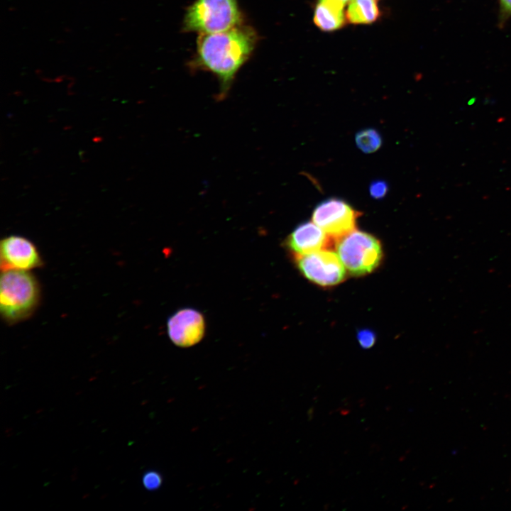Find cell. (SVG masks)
I'll list each match as a JSON object with an SVG mask.
<instances>
[{
  "label": "cell",
  "mask_w": 511,
  "mask_h": 511,
  "mask_svg": "<svg viewBox=\"0 0 511 511\" xmlns=\"http://www.w3.org/2000/svg\"><path fill=\"white\" fill-rule=\"evenodd\" d=\"M256 40L253 30L240 25L219 33L202 34L199 38L196 64L216 76L220 100L227 95L235 75L253 51Z\"/></svg>",
  "instance_id": "1"
},
{
  "label": "cell",
  "mask_w": 511,
  "mask_h": 511,
  "mask_svg": "<svg viewBox=\"0 0 511 511\" xmlns=\"http://www.w3.org/2000/svg\"><path fill=\"white\" fill-rule=\"evenodd\" d=\"M40 300V288L35 278L27 270H2L0 278V311L9 324L28 318Z\"/></svg>",
  "instance_id": "2"
},
{
  "label": "cell",
  "mask_w": 511,
  "mask_h": 511,
  "mask_svg": "<svg viewBox=\"0 0 511 511\" xmlns=\"http://www.w3.org/2000/svg\"><path fill=\"white\" fill-rule=\"evenodd\" d=\"M241 19L237 0H196L187 11L184 28L215 33L239 26Z\"/></svg>",
  "instance_id": "3"
},
{
  "label": "cell",
  "mask_w": 511,
  "mask_h": 511,
  "mask_svg": "<svg viewBox=\"0 0 511 511\" xmlns=\"http://www.w3.org/2000/svg\"><path fill=\"white\" fill-rule=\"evenodd\" d=\"M336 253L347 270L353 275L372 272L380 263L382 249L373 236L353 230L339 238Z\"/></svg>",
  "instance_id": "4"
},
{
  "label": "cell",
  "mask_w": 511,
  "mask_h": 511,
  "mask_svg": "<svg viewBox=\"0 0 511 511\" xmlns=\"http://www.w3.org/2000/svg\"><path fill=\"white\" fill-rule=\"evenodd\" d=\"M295 260L302 275L319 285H334L345 278V267L337 253L333 251L320 250L296 256Z\"/></svg>",
  "instance_id": "5"
},
{
  "label": "cell",
  "mask_w": 511,
  "mask_h": 511,
  "mask_svg": "<svg viewBox=\"0 0 511 511\" xmlns=\"http://www.w3.org/2000/svg\"><path fill=\"white\" fill-rule=\"evenodd\" d=\"M358 212L345 201L330 198L314 209L312 220L326 234L339 238L355 230Z\"/></svg>",
  "instance_id": "6"
},
{
  "label": "cell",
  "mask_w": 511,
  "mask_h": 511,
  "mask_svg": "<svg viewBox=\"0 0 511 511\" xmlns=\"http://www.w3.org/2000/svg\"><path fill=\"white\" fill-rule=\"evenodd\" d=\"M1 268L6 270H31L40 267V253L29 239L16 235L4 238L0 245Z\"/></svg>",
  "instance_id": "7"
},
{
  "label": "cell",
  "mask_w": 511,
  "mask_h": 511,
  "mask_svg": "<svg viewBox=\"0 0 511 511\" xmlns=\"http://www.w3.org/2000/svg\"><path fill=\"white\" fill-rule=\"evenodd\" d=\"M169 338L176 346L189 347L199 342L205 331L203 315L192 308L180 309L167 323Z\"/></svg>",
  "instance_id": "8"
},
{
  "label": "cell",
  "mask_w": 511,
  "mask_h": 511,
  "mask_svg": "<svg viewBox=\"0 0 511 511\" xmlns=\"http://www.w3.org/2000/svg\"><path fill=\"white\" fill-rule=\"evenodd\" d=\"M328 236L314 222L306 221L291 232L285 243L295 256L305 255L323 250L329 243Z\"/></svg>",
  "instance_id": "9"
},
{
  "label": "cell",
  "mask_w": 511,
  "mask_h": 511,
  "mask_svg": "<svg viewBox=\"0 0 511 511\" xmlns=\"http://www.w3.org/2000/svg\"><path fill=\"white\" fill-rule=\"evenodd\" d=\"M379 14L375 0H351L346 16L353 23H369L376 20Z\"/></svg>",
  "instance_id": "10"
},
{
  "label": "cell",
  "mask_w": 511,
  "mask_h": 511,
  "mask_svg": "<svg viewBox=\"0 0 511 511\" xmlns=\"http://www.w3.org/2000/svg\"><path fill=\"white\" fill-rule=\"evenodd\" d=\"M314 21L324 31H333L343 25L344 17L342 11L333 9L319 3L315 9Z\"/></svg>",
  "instance_id": "11"
},
{
  "label": "cell",
  "mask_w": 511,
  "mask_h": 511,
  "mask_svg": "<svg viewBox=\"0 0 511 511\" xmlns=\"http://www.w3.org/2000/svg\"><path fill=\"white\" fill-rule=\"evenodd\" d=\"M355 141L358 148L366 153L376 151L382 143L380 133L373 128L363 129L358 132Z\"/></svg>",
  "instance_id": "12"
},
{
  "label": "cell",
  "mask_w": 511,
  "mask_h": 511,
  "mask_svg": "<svg viewBox=\"0 0 511 511\" xmlns=\"http://www.w3.org/2000/svg\"><path fill=\"white\" fill-rule=\"evenodd\" d=\"M142 482L143 486L148 490H155L161 486L163 478L158 471H148L143 474Z\"/></svg>",
  "instance_id": "13"
},
{
  "label": "cell",
  "mask_w": 511,
  "mask_h": 511,
  "mask_svg": "<svg viewBox=\"0 0 511 511\" xmlns=\"http://www.w3.org/2000/svg\"><path fill=\"white\" fill-rule=\"evenodd\" d=\"M359 344L363 348L372 347L375 342V333L368 329L359 330L357 334Z\"/></svg>",
  "instance_id": "14"
},
{
  "label": "cell",
  "mask_w": 511,
  "mask_h": 511,
  "mask_svg": "<svg viewBox=\"0 0 511 511\" xmlns=\"http://www.w3.org/2000/svg\"><path fill=\"white\" fill-rule=\"evenodd\" d=\"M388 186L385 181L375 180L369 187L370 194L375 199H381L385 196L388 192Z\"/></svg>",
  "instance_id": "15"
},
{
  "label": "cell",
  "mask_w": 511,
  "mask_h": 511,
  "mask_svg": "<svg viewBox=\"0 0 511 511\" xmlns=\"http://www.w3.org/2000/svg\"><path fill=\"white\" fill-rule=\"evenodd\" d=\"M348 0H319L322 3L333 9L342 11Z\"/></svg>",
  "instance_id": "16"
},
{
  "label": "cell",
  "mask_w": 511,
  "mask_h": 511,
  "mask_svg": "<svg viewBox=\"0 0 511 511\" xmlns=\"http://www.w3.org/2000/svg\"><path fill=\"white\" fill-rule=\"evenodd\" d=\"M501 16L504 18L511 15V0H500Z\"/></svg>",
  "instance_id": "17"
}]
</instances>
